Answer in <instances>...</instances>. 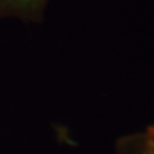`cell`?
Masks as SVG:
<instances>
[{"label":"cell","instance_id":"1","mask_svg":"<svg viewBox=\"0 0 154 154\" xmlns=\"http://www.w3.org/2000/svg\"><path fill=\"white\" fill-rule=\"evenodd\" d=\"M49 0H0V18H18L26 22H40Z\"/></svg>","mask_w":154,"mask_h":154},{"label":"cell","instance_id":"2","mask_svg":"<svg viewBox=\"0 0 154 154\" xmlns=\"http://www.w3.org/2000/svg\"><path fill=\"white\" fill-rule=\"evenodd\" d=\"M116 154H148L144 132L125 135L116 143Z\"/></svg>","mask_w":154,"mask_h":154},{"label":"cell","instance_id":"3","mask_svg":"<svg viewBox=\"0 0 154 154\" xmlns=\"http://www.w3.org/2000/svg\"><path fill=\"white\" fill-rule=\"evenodd\" d=\"M144 134H145V139H146L148 154H154V125L148 126Z\"/></svg>","mask_w":154,"mask_h":154}]
</instances>
